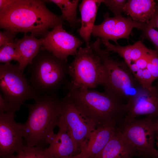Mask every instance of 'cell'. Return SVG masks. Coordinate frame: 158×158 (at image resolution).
I'll use <instances>...</instances> for the list:
<instances>
[{
    "instance_id": "obj_1",
    "label": "cell",
    "mask_w": 158,
    "mask_h": 158,
    "mask_svg": "<svg viewBox=\"0 0 158 158\" xmlns=\"http://www.w3.org/2000/svg\"><path fill=\"white\" fill-rule=\"evenodd\" d=\"M46 1L14 0L5 9L0 11V28L16 34L30 32L36 37H44L50 28L64 24L61 16L50 11Z\"/></svg>"
},
{
    "instance_id": "obj_2",
    "label": "cell",
    "mask_w": 158,
    "mask_h": 158,
    "mask_svg": "<svg viewBox=\"0 0 158 158\" xmlns=\"http://www.w3.org/2000/svg\"><path fill=\"white\" fill-rule=\"evenodd\" d=\"M35 101L25 105L29 114L22 124L23 141L28 147H43L49 144L58 126L61 100L55 95L44 94Z\"/></svg>"
},
{
    "instance_id": "obj_3",
    "label": "cell",
    "mask_w": 158,
    "mask_h": 158,
    "mask_svg": "<svg viewBox=\"0 0 158 158\" xmlns=\"http://www.w3.org/2000/svg\"><path fill=\"white\" fill-rule=\"evenodd\" d=\"M67 88L68 94L77 107L96 128L112 121L118 122L126 115L123 101L107 91L102 92L68 86Z\"/></svg>"
},
{
    "instance_id": "obj_4",
    "label": "cell",
    "mask_w": 158,
    "mask_h": 158,
    "mask_svg": "<svg viewBox=\"0 0 158 158\" xmlns=\"http://www.w3.org/2000/svg\"><path fill=\"white\" fill-rule=\"evenodd\" d=\"M102 43L101 40L98 38L91 46L101 58L105 68V90L127 102L141 87L126 63L110 57L109 52L101 49Z\"/></svg>"
},
{
    "instance_id": "obj_5",
    "label": "cell",
    "mask_w": 158,
    "mask_h": 158,
    "mask_svg": "<svg viewBox=\"0 0 158 158\" xmlns=\"http://www.w3.org/2000/svg\"><path fill=\"white\" fill-rule=\"evenodd\" d=\"M52 53L40 49L28 65L30 79L33 89L39 94H49L63 82L68 66Z\"/></svg>"
},
{
    "instance_id": "obj_6",
    "label": "cell",
    "mask_w": 158,
    "mask_h": 158,
    "mask_svg": "<svg viewBox=\"0 0 158 158\" xmlns=\"http://www.w3.org/2000/svg\"><path fill=\"white\" fill-rule=\"evenodd\" d=\"M68 72L71 81L67 86L75 88L92 89L104 85L106 78L105 68L100 56L90 45L80 47Z\"/></svg>"
},
{
    "instance_id": "obj_7",
    "label": "cell",
    "mask_w": 158,
    "mask_h": 158,
    "mask_svg": "<svg viewBox=\"0 0 158 158\" xmlns=\"http://www.w3.org/2000/svg\"><path fill=\"white\" fill-rule=\"evenodd\" d=\"M157 119L148 116L140 119L124 117L117 122V128L137 156L158 158L157 150L154 146L155 122Z\"/></svg>"
},
{
    "instance_id": "obj_8",
    "label": "cell",
    "mask_w": 158,
    "mask_h": 158,
    "mask_svg": "<svg viewBox=\"0 0 158 158\" xmlns=\"http://www.w3.org/2000/svg\"><path fill=\"white\" fill-rule=\"evenodd\" d=\"M0 87L3 97L15 112L25 101L35 100L40 96L30 85L18 63L0 64Z\"/></svg>"
},
{
    "instance_id": "obj_9",
    "label": "cell",
    "mask_w": 158,
    "mask_h": 158,
    "mask_svg": "<svg viewBox=\"0 0 158 158\" xmlns=\"http://www.w3.org/2000/svg\"><path fill=\"white\" fill-rule=\"evenodd\" d=\"M59 121L66 127L80 152L96 128L82 114L68 93L61 100Z\"/></svg>"
},
{
    "instance_id": "obj_10",
    "label": "cell",
    "mask_w": 158,
    "mask_h": 158,
    "mask_svg": "<svg viewBox=\"0 0 158 158\" xmlns=\"http://www.w3.org/2000/svg\"><path fill=\"white\" fill-rule=\"evenodd\" d=\"M63 25H58L48 32L43 38L41 49L67 62L68 56L75 55L83 42L66 31Z\"/></svg>"
},
{
    "instance_id": "obj_11",
    "label": "cell",
    "mask_w": 158,
    "mask_h": 158,
    "mask_svg": "<svg viewBox=\"0 0 158 158\" xmlns=\"http://www.w3.org/2000/svg\"><path fill=\"white\" fill-rule=\"evenodd\" d=\"M104 20L100 24L94 26L92 34L102 40H112L118 45V40L128 39L132 29L136 28L141 31L145 25L136 23L129 17L125 18L122 16L110 17L108 13L104 15Z\"/></svg>"
},
{
    "instance_id": "obj_12",
    "label": "cell",
    "mask_w": 158,
    "mask_h": 158,
    "mask_svg": "<svg viewBox=\"0 0 158 158\" xmlns=\"http://www.w3.org/2000/svg\"><path fill=\"white\" fill-rule=\"evenodd\" d=\"M15 111L0 112V155L6 158L17 152L24 145L22 123L14 120Z\"/></svg>"
},
{
    "instance_id": "obj_13",
    "label": "cell",
    "mask_w": 158,
    "mask_h": 158,
    "mask_svg": "<svg viewBox=\"0 0 158 158\" xmlns=\"http://www.w3.org/2000/svg\"><path fill=\"white\" fill-rule=\"evenodd\" d=\"M125 118H136L143 115L158 119V89L153 86L150 89L141 87L126 104Z\"/></svg>"
},
{
    "instance_id": "obj_14",
    "label": "cell",
    "mask_w": 158,
    "mask_h": 158,
    "mask_svg": "<svg viewBox=\"0 0 158 158\" xmlns=\"http://www.w3.org/2000/svg\"><path fill=\"white\" fill-rule=\"evenodd\" d=\"M117 122L112 121L96 128L87 145L80 152L83 158H93L102 151L113 134Z\"/></svg>"
},
{
    "instance_id": "obj_15",
    "label": "cell",
    "mask_w": 158,
    "mask_h": 158,
    "mask_svg": "<svg viewBox=\"0 0 158 158\" xmlns=\"http://www.w3.org/2000/svg\"><path fill=\"white\" fill-rule=\"evenodd\" d=\"M59 130L51 139L47 150L54 158H66L80 151L66 127L59 121Z\"/></svg>"
},
{
    "instance_id": "obj_16",
    "label": "cell",
    "mask_w": 158,
    "mask_h": 158,
    "mask_svg": "<svg viewBox=\"0 0 158 158\" xmlns=\"http://www.w3.org/2000/svg\"><path fill=\"white\" fill-rule=\"evenodd\" d=\"M137 154L116 127L102 151L93 158H132Z\"/></svg>"
},
{
    "instance_id": "obj_17",
    "label": "cell",
    "mask_w": 158,
    "mask_h": 158,
    "mask_svg": "<svg viewBox=\"0 0 158 158\" xmlns=\"http://www.w3.org/2000/svg\"><path fill=\"white\" fill-rule=\"evenodd\" d=\"M43 38H37L33 34H24L23 37L16 40L15 49L16 51L19 67L23 72L38 54L42 45Z\"/></svg>"
},
{
    "instance_id": "obj_18",
    "label": "cell",
    "mask_w": 158,
    "mask_h": 158,
    "mask_svg": "<svg viewBox=\"0 0 158 158\" xmlns=\"http://www.w3.org/2000/svg\"><path fill=\"white\" fill-rule=\"evenodd\" d=\"M157 4L154 0H129L124 7L123 12L138 23H149L156 11Z\"/></svg>"
},
{
    "instance_id": "obj_19",
    "label": "cell",
    "mask_w": 158,
    "mask_h": 158,
    "mask_svg": "<svg viewBox=\"0 0 158 158\" xmlns=\"http://www.w3.org/2000/svg\"><path fill=\"white\" fill-rule=\"evenodd\" d=\"M103 0H83L79 5L81 26L78 32L85 41L86 46L90 45V36L98 9Z\"/></svg>"
},
{
    "instance_id": "obj_20",
    "label": "cell",
    "mask_w": 158,
    "mask_h": 158,
    "mask_svg": "<svg viewBox=\"0 0 158 158\" xmlns=\"http://www.w3.org/2000/svg\"><path fill=\"white\" fill-rule=\"evenodd\" d=\"M46 1L52 2L60 9L61 16L63 20H66L72 26H77L80 22L77 18V8L79 2L78 0H49Z\"/></svg>"
},
{
    "instance_id": "obj_21",
    "label": "cell",
    "mask_w": 158,
    "mask_h": 158,
    "mask_svg": "<svg viewBox=\"0 0 158 158\" xmlns=\"http://www.w3.org/2000/svg\"><path fill=\"white\" fill-rule=\"evenodd\" d=\"M6 158H54L43 147L34 146L29 147L24 145L16 152Z\"/></svg>"
},
{
    "instance_id": "obj_22",
    "label": "cell",
    "mask_w": 158,
    "mask_h": 158,
    "mask_svg": "<svg viewBox=\"0 0 158 158\" xmlns=\"http://www.w3.org/2000/svg\"><path fill=\"white\" fill-rule=\"evenodd\" d=\"M102 42L107 48V51H112L117 53L122 58L127 66L132 63L131 52L132 45H128L122 46L118 45H114L110 43L108 41L102 40Z\"/></svg>"
},
{
    "instance_id": "obj_23",
    "label": "cell",
    "mask_w": 158,
    "mask_h": 158,
    "mask_svg": "<svg viewBox=\"0 0 158 158\" xmlns=\"http://www.w3.org/2000/svg\"><path fill=\"white\" fill-rule=\"evenodd\" d=\"M16 40L5 44L0 47V62L4 63H10L12 60L17 61L18 56L15 49Z\"/></svg>"
},
{
    "instance_id": "obj_24",
    "label": "cell",
    "mask_w": 158,
    "mask_h": 158,
    "mask_svg": "<svg viewBox=\"0 0 158 158\" xmlns=\"http://www.w3.org/2000/svg\"><path fill=\"white\" fill-rule=\"evenodd\" d=\"M134 76L139 84L144 88L150 89L153 86L152 83L154 80L147 68L139 70L134 74Z\"/></svg>"
},
{
    "instance_id": "obj_25",
    "label": "cell",
    "mask_w": 158,
    "mask_h": 158,
    "mask_svg": "<svg viewBox=\"0 0 158 158\" xmlns=\"http://www.w3.org/2000/svg\"><path fill=\"white\" fill-rule=\"evenodd\" d=\"M141 31V37L142 39H147L152 42L158 55V31L154 29L150 23L146 24Z\"/></svg>"
},
{
    "instance_id": "obj_26",
    "label": "cell",
    "mask_w": 158,
    "mask_h": 158,
    "mask_svg": "<svg viewBox=\"0 0 158 158\" xmlns=\"http://www.w3.org/2000/svg\"><path fill=\"white\" fill-rule=\"evenodd\" d=\"M147 56L148 61L147 68L155 80L158 78V55L155 50L149 49Z\"/></svg>"
},
{
    "instance_id": "obj_27",
    "label": "cell",
    "mask_w": 158,
    "mask_h": 158,
    "mask_svg": "<svg viewBox=\"0 0 158 158\" xmlns=\"http://www.w3.org/2000/svg\"><path fill=\"white\" fill-rule=\"evenodd\" d=\"M127 1L126 0H103V2L114 14V16H120Z\"/></svg>"
},
{
    "instance_id": "obj_28",
    "label": "cell",
    "mask_w": 158,
    "mask_h": 158,
    "mask_svg": "<svg viewBox=\"0 0 158 158\" xmlns=\"http://www.w3.org/2000/svg\"><path fill=\"white\" fill-rule=\"evenodd\" d=\"M132 45L131 58L132 61L133 62L145 56L149 49L140 40L137 41Z\"/></svg>"
},
{
    "instance_id": "obj_29",
    "label": "cell",
    "mask_w": 158,
    "mask_h": 158,
    "mask_svg": "<svg viewBox=\"0 0 158 158\" xmlns=\"http://www.w3.org/2000/svg\"><path fill=\"white\" fill-rule=\"evenodd\" d=\"M16 34L8 30L0 32V47L9 42L13 41Z\"/></svg>"
},
{
    "instance_id": "obj_30",
    "label": "cell",
    "mask_w": 158,
    "mask_h": 158,
    "mask_svg": "<svg viewBox=\"0 0 158 158\" xmlns=\"http://www.w3.org/2000/svg\"><path fill=\"white\" fill-rule=\"evenodd\" d=\"M12 111H14L13 110L11 106L8 102L5 100L2 94L0 93V112L8 113Z\"/></svg>"
},
{
    "instance_id": "obj_31",
    "label": "cell",
    "mask_w": 158,
    "mask_h": 158,
    "mask_svg": "<svg viewBox=\"0 0 158 158\" xmlns=\"http://www.w3.org/2000/svg\"><path fill=\"white\" fill-rule=\"evenodd\" d=\"M147 54L133 62L136 63L140 69L143 70L147 68L148 61Z\"/></svg>"
},
{
    "instance_id": "obj_32",
    "label": "cell",
    "mask_w": 158,
    "mask_h": 158,
    "mask_svg": "<svg viewBox=\"0 0 158 158\" xmlns=\"http://www.w3.org/2000/svg\"><path fill=\"white\" fill-rule=\"evenodd\" d=\"M157 4V7L156 12L154 16L152 19L150 20V23L153 28H158V0Z\"/></svg>"
},
{
    "instance_id": "obj_33",
    "label": "cell",
    "mask_w": 158,
    "mask_h": 158,
    "mask_svg": "<svg viewBox=\"0 0 158 158\" xmlns=\"http://www.w3.org/2000/svg\"><path fill=\"white\" fill-rule=\"evenodd\" d=\"M14 0H0V11L4 10L14 2Z\"/></svg>"
},
{
    "instance_id": "obj_34",
    "label": "cell",
    "mask_w": 158,
    "mask_h": 158,
    "mask_svg": "<svg viewBox=\"0 0 158 158\" xmlns=\"http://www.w3.org/2000/svg\"><path fill=\"white\" fill-rule=\"evenodd\" d=\"M128 66L133 74L140 69L137 65L135 62H133V63H132Z\"/></svg>"
},
{
    "instance_id": "obj_35",
    "label": "cell",
    "mask_w": 158,
    "mask_h": 158,
    "mask_svg": "<svg viewBox=\"0 0 158 158\" xmlns=\"http://www.w3.org/2000/svg\"><path fill=\"white\" fill-rule=\"evenodd\" d=\"M66 158H83L82 154L80 153L78 154L69 156Z\"/></svg>"
},
{
    "instance_id": "obj_36",
    "label": "cell",
    "mask_w": 158,
    "mask_h": 158,
    "mask_svg": "<svg viewBox=\"0 0 158 158\" xmlns=\"http://www.w3.org/2000/svg\"><path fill=\"white\" fill-rule=\"evenodd\" d=\"M155 128L156 133H158V119L155 122Z\"/></svg>"
},
{
    "instance_id": "obj_37",
    "label": "cell",
    "mask_w": 158,
    "mask_h": 158,
    "mask_svg": "<svg viewBox=\"0 0 158 158\" xmlns=\"http://www.w3.org/2000/svg\"><path fill=\"white\" fill-rule=\"evenodd\" d=\"M155 139L157 140L156 144H157V146L158 147V133H156ZM157 152H158V150H157Z\"/></svg>"
},
{
    "instance_id": "obj_38",
    "label": "cell",
    "mask_w": 158,
    "mask_h": 158,
    "mask_svg": "<svg viewBox=\"0 0 158 158\" xmlns=\"http://www.w3.org/2000/svg\"><path fill=\"white\" fill-rule=\"evenodd\" d=\"M156 86L157 87L158 89V82L157 84L156 85Z\"/></svg>"
}]
</instances>
